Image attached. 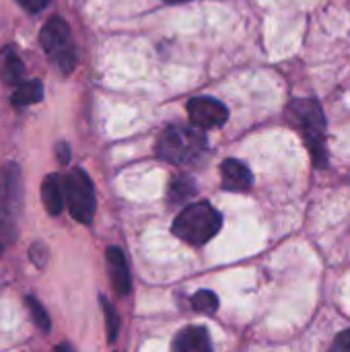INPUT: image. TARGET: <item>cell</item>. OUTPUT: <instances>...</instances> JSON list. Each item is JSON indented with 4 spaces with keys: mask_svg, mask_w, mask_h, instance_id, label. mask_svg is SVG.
<instances>
[{
    "mask_svg": "<svg viewBox=\"0 0 350 352\" xmlns=\"http://www.w3.org/2000/svg\"><path fill=\"white\" fill-rule=\"evenodd\" d=\"M54 352H72V351H70V346H68V344H58V346L54 349Z\"/></svg>",
    "mask_w": 350,
    "mask_h": 352,
    "instance_id": "obj_21",
    "label": "cell"
},
{
    "mask_svg": "<svg viewBox=\"0 0 350 352\" xmlns=\"http://www.w3.org/2000/svg\"><path fill=\"white\" fill-rule=\"evenodd\" d=\"M163 2H171V4H177V2H188V0H163Z\"/></svg>",
    "mask_w": 350,
    "mask_h": 352,
    "instance_id": "obj_22",
    "label": "cell"
},
{
    "mask_svg": "<svg viewBox=\"0 0 350 352\" xmlns=\"http://www.w3.org/2000/svg\"><path fill=\"white\" fill-rule=\"evenodd\" d=\"M330 352H350V328L336 336Z\"/></svg>",
    "mask_w": 350,
    "mask_h": 352,
    "instance_id": "obj_18",
    "label": "cell"
},
{
    "mask_svg": "<svg viewBox=\"0 0 350 352\" xmlns=\"http://www.w3.org/2000/svg\"><path fill=\"white\" fill-rule=\"evenodd\" d=\"M221 182L227 192H248L252 188V171L237 159H227L221 165Z\"/></svg>",
    "mask_w": 350,
    "mask_h": 352,
    "instance_id": "obj_8",
    "label": "cell"
},
{
    "mask_svg": "<svg viewBox=\"0 0 350 352\" xmlns=\"http://www.w3.org/2000/svg\"><path fill=\"white\" fill-rule=\"evenodd\" d=\"M43 99V87L39 80H23L17 85L14 93H12V103L17 107H25V105H33L37 101Z\"/></svg>",
    "mask_w": 350,
    "mask_h": 352,
    "instance_id": "obj_11",
    "label": "cell"
},
{
    "mask_svg": "<svg viewBox=\"0 0 350 352\" xmlns=\"http://www.w3.org/2000/svg\"><path fill=\"white\" fill-rule=\"evenodd\" d=\"M64 194H66V204H68L70 214L78 223L89 225L95 217L97 200H95L93 182L83 169H72L64 177Z\"/></svg>",
    "mask_w": 350,
    "mask_h": 352,
    "instance_id": "obj_5",
    "label": "cell"
},
{
    "mask_svg": "<svg viewBox=\"0 0 350 352\" xmlns=\"http://www.w3.org/2000/svg\"><path fill=\"white\" fill-rule=\"evenodd\" d=\"M171 349L173 352H212V342L206 328L190 326L175 334Z\"/></svg>",
    "mask_w": 350,
    "mask_h": 352,
    "instance_id": "obj_7",
    "label": "cell"
},
{
    "mask_svg": "<svg viewBox=\"0 0 350 352\" xmlns=\"http://www.w3.org/2000/svg\"><path fill=\"white\" fill-rule=\"evenodd\" d=\"M105 258H107L109 278H111V285H113L116 293L118 295H128L130 287H132V278H130V270H128L124 252L120 248H109Z\"/></svg>",
    "mask_w": 350,
    "mask_h": 352,
    "instance_id": "obj_9",
    "label": "cell"
},
{
    "mask_svg": "<svg viewBox=\"0 0 350 352\" xmlns=\"http://www.w3.org/2000/svg\"><path fill=\"white\" fill-rule=\"evenodd\" d=\"M25 303H27V309H29L33 322L37 324V328L43 332H50V318H47V311L41 307V303H37V299H33V297H27Z\"/></svg>",
    "mask_w": 350,
    "mask_h": 352,
    "instance_id": "obj_17",
    "label": "cell"
},
{
    "mask_svg": "<svg viewBox=\"0 0 350 352\" xmlns=\"http://www.w3.org/2000/svg\"><path fill=\"white\" fill-rule=\"evenodd\" d=\"M192 307L204 316H212L219 311V297L212 291H198L192 297Z\"/></svg>",
    "mask_w": 350,
    "mask_h": 352,
    "instance_id": "obj_14",
    "label": "cell"
},
{
    "mask_svg": "<svg viewBox=\"0 0 350 352\" xmlns=\"http://www.w3.org/2000/svg\"><path fill=\"white\" fill-rule=\"evenodd\" d=\"M291 113L295 116L307 148L311 153L316 167L328 165V151H326V118L322 105L316 99H297L291 103Z\"/></svg>",
    "mask_w": 350,
    "mask_h": 352,
    "instance_id": "obj_3",
    "label": "cell"
},
{
    "mask_svg": "<svg viewBox=\"0 0 350 352\" xmlns=\"http://www.w3.org/2000/svg\"><path fill=\"white\" fill-rule=\"evenodd\" d=\"M21 72H23L21 60L14 56L12 50H6L4 52V60H2V76H4V80L6 82H17Z\"/></svg>",
    "mask_w": 350,
    "mask_h": 352,
    "instance_id": "obj_15",
    "label": "cell"
},
{
    "mask_svg": "<svg viewBox=\"0 0 350 352\" xmlns=\"http://www.w3.org/2000/svg\"><path fill=\"white\" fill-rule=\"evenodd\" d=\"M47 2H50V0H19V4H21L23 8H27L29 12H39V10H43V8L47 6Z\"/></svg>",
    "mask_w": 350,
    "mask_h": 352,
    "instance_id": "obj_19",
    "label": "cell"
},
{
    "mask_svg": "<svg viewBox=\"0 0 350 352\" xmlns=\"http://www.w3.org/2000/svg\"><path fill=\"white\" fill-rule=\"evenodd\" d=\"M39 41L45 50V54L50 56V60L64 72L68 74L74 64H76V50L70 37V27L66 25L64 19L60 16H52L39 35Z\"/></svg>",
    "mask_w": 350,
    "mask_h": 352,
    "instance_id": "obj_4",
    "label": "cell"
},
{
    "mask_svg": "<svg viewBox=\"0 0 350 352\" xmlns=\"http://www.w3.org/2000/svg\"><path fill=\"white\" fill-rule=\"evenodd\" d=\"M188 116L192 120V124L200 130H210V128H221L227 118L229 111L227 107L210 97H194L188 101Z\"/></svg>",
    "mask_w": 350,
    "mask_h": 352,
    "instance_id": "obj_6",
    "label": "cell"
},
{
    "mask_svg": "<svg viewBox=\"0 0 350 352\" xmlns=\"http://www.w3.org/2000/svg\"><path fill=\"white\" fill-rule=\"evenodd\" d=\"M58 159H60V163H68V159H70V148H68L66 142L58 144Z\"/></svg>",
    "mask_w": 350,
    "mask_h": 352,
    "instance_id": "obj_20",
    "label": "cell"
},
{
    "mask_svg": "<svg viewBox=\"0 0 350 352\" xmlns=\"http://www.w3.org/2000/svg\"><path fill=\"white\" fill-rule=\"evenodd\" d=\"M101 309H103V316H105L107 340H109V342H116L118 332H120V318H118V311L113 309V305H111L105 297H101Z\"/></svg>",
    "mask_w": 350,
    "mask_h": 352,
    "instance_id": "obj_16",
    "label": "cell"
},
{
    "mask_svg": "<svg viewBox=\"0 0 350 352\" xmlns=\"http://www.w3.org/2000/svg\"><path fill=\"white\" fill-rule=\"evenodd\" d=\"M206 151V136L200 128L169 126L157 140V155L173 165H188Z\"/></svg>",
    "mask_w": 350,
    "mask_h": 352,
    "instance_id": "obj_2",
    "label": "cell"
},
{
    "mask_svg": "<svg viewBox=\"0 0 350 352\" xmlns=\"http://www.w3.org/2000/svg\"><path fill=\"white\" fill-rule=\"evenodd\" d=\"M14 235H17V227H14L12 208L0 204V250L14 241Z\"/></svg>",
    "mask_w": 350,
    "mask_h": 352,
    "instance_id": "obj_13",
    "label": "cell"
},
{
    "mask_svg": "<svg viewBox=\"0 0 350 352\" xmlns=\"http://www.w3.org/2000/svg\"><path fill=\"white\" fill-rule=\"evenodd\" d=\"M194 194H196V184H194V179L188 177V175H177V177L169 184L167 200H169L171 204H184V202H188Z\"/></svg>",
    "mask_w": 350,
    "mask_h": 352,
    "instance_id": "obj_12",
    "label": "cell"
},
{
    "mask_svg": "<svg viewBox=\"0 0 350 352\" xmlns=\"http://www.w3.org/2000/svg\"><path fill=\"white\" fill-rule=\"evenodd\" d=\"M221 212L210 202H196L186 206L173 221V235L190 245H204L221 231Z\"/></svg>",
    "mask_w": 350,
    "mask_h": 352,
    "instance_id": "obj_1",
    "label": "cell"
},
{
    "mask_svg": "<svg viewBox=\"0 0 350 352\" xmlns=\"http://www.w3.org/2000/svg\"><path fill=\"white\" fill-rule=\"evenodd\" d=\"M41 200L45 204V210L52 217H58L64 208L66 202V194H64V177L52 173L43 179L41 184Z\"/></svg>",
    "mask_w": 350,
    "mask_h": 352,
    "instance_id": "obj_10",
    "label": "cell"
}]
</instances>
